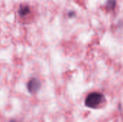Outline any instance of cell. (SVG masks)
I'll use <instances>...</instances> for the list:
<instances>
[{
  "instance_id": "cell-1",
  "label": "cell",
  "mask_w": 123,
  "mask_h": 122,
  "mask_svg": "<svg viewBox=\"0 0 123 122\" xmlns=\"http://www.w3.org/2000/svg\"><path fill=\"white\" fill-rule=\"evenodd\" d=\"M105 101V96L99 92H92L89 93L85 99V105L91 109L97 108Z\"/></svg>"
},
{
  "instance_id": "cell-2",
  "label": "cell",
  "mask_w": 123,
  "mask_h": 122,
  "mask_svg": "<svg viewBox=\"0 0 123 122\" xmlns=\"http://www.w3.org/2000/svg\"><path fill=\"white\" fill-rule=\"evenodd\" d=\"M40 81L35 78L30 79L27 83V90L31 93H36L40 88Z\"/></svg>"
},
{
  "instance_id": "cell-3",
  "label": "cell",
  "mask_w": 123,
  "mask_h": 122,
  "mask_svg": "<svg viewBox=\"0 0 123 122\" xmlns=\"http://www.w3.org/2000/svg\"><path fill=\"white\" fill-rule=\"evenodd\" d=\"M19 12V14H20L22 16H24V15L27 14L30 12V9H29V7L27 6H22V7L20 8Z\"/></svg>"
},
{
  "instance_id": "cell-4",
  "label": "cell",
  "mask_w": 123,
  "mask_h": 122,
  "mask_svg": "<svg viewBox=\"0 0 123 122\" xmlns=\"http://www.w3.org/2000/svg\"><path fill=\"white\" fill-rule=\"evenodd\" d=\"M116 5V0H108L107 4V7L109 9H113Z\"/></svg>"
}]
</instances>
